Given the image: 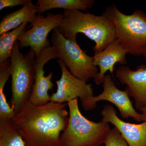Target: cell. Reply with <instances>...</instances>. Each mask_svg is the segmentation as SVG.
Listing matches in <instances>:
<instances>
[{
    "label": "cell",
    "instance_id": "17",
    "mask_svg": "<svg viewBox=\"0 0 146 146\" xmlns=\"http://www.w3.org/2000/svg\"><path fill=\"white\" fill-rule=\"evenodd\" d=\"M11 76V59L0 65V120L13 119L16 115L12 107L7 101L4 89L7 82Z\"/></svg>",
    "mask_w": 146,
    "mask_h": 146
},
{
    "label": "cell",
    "instance_id": "14",
    "mask_svg": "<svg viewBox=\"0 0 146 146\" xmlns=\"http://www.w3.org/2000/svg\"><path fill=\"white\" fill-rule=\"evenodd\" d=\"M37 7L31 0L19 10L6 14L0 23V35L15 29L24 23H34L38 18Z\"/></svg>",
    "mask_w": 146,
    "mask_h": 146
},
{
    "label": "cell",
    "instance_id": "16",
    "mask_svg": "<svg viewBox=\"0 0 146 146\" xmlns=\"http://www.w3.org/2000/svg\"><path fill=\"white\" fill-rule=\"evenodd\" d=\"M28 23H24L11 31L5 33L0 36V65L10 59L13 46L19 37L26 31Z\"/></svg>",
    "mask_w": 146,
    "mask_h": 146
},
{
    "label": "cell",
    "instance_id": "1",
    "mask_svg": "<svg viewBox=\"0 0 146 146\" xmlns=\"http://www.w3.org/2000/svg\"><path fill=\"white\" fill-rule=\"evenodd\" d=\"M67 104L29 102L12 119L26 146H61L60 136L69 121Z\"/></svg>",
    "mask_w": 146,
    "mask_h": 146
},
{
    "label": "cell",
    "instance_id": "11",
    "mask_svg": "<svg viewBox=\"0 0 146 146\" xmlns=\"http://www.w3.org/2000/svg\"><path fill=\"white\" fill-rule=\"evenodd\" d=\"M116 76L122 84L127 85L129 96L134 99L135 107L141 110L146 104V65H139L135 71L121 65L116 71Z\"/></svg>",
    "mask_w": 146,
    "mask_h": 146
},
{
    "label": "cell",
    "instance_id": "6",
    "mask_svg": "<svg viewBox=\"0 0 146 146\" xmlns=\"http://www.w3.org/2000/svg\"><path fill=\"white\" fill-rule=\"evenodd\" d=\"M51 42L56 58L63 61L74 76L86 82L96 76L98 70L93 63V56L85 53L77 42L66 39L56 28Z\"/></svg>",
    "mask_w": 146,
    "mask_h": 146
},
{
    "label": "cell",
    "instance_id": "18",
    "mask_svg": "<svg viewBox=\"0 0 146 146\" xmlns=\"http://www.w3.org/2000/svg\"><path fill=\"white\" fill-rule=\"evenodd\" d=\"M0 146H26L12 119L0 120Z\"/></svg>",
    "mask_w": 146,
    "mask_h": 146
},
{
    "label": "cell",
    "instance_id": "8",
    "mask_svg": "<svg viewBox=\"0 0 146 146\" xmlns=\"http://www.w3.org/2000/svg\"><path fill=\"white\" fill-rule=\"evenodd\" d=\"M63 13H48L46 17L38 15L31 28L21 35L18 39L21 48L30 47L38 56L44 49L50 46L48 39L50 32L57 28L63 20Z\"/></svg>",
    "mask_w": 146,
    "mask_h": 146
},
{
    "label": "cell",
    "instance_id": "12",
    "mask_svg": "<svg viewBox=\"0 0 146 146\" xmlns=\"http://www.w3.org/2000/svg\"><path fill=\"white\" fill-rule=\"evenodd\" d=\"M102 119L114 125L127 142L128 146H146V121L131 123L121 119L114 107L107 104L101 112Z\"/></svg>",
    "mask_w": 146,
    "mask_h": 146
},
{
    "label": "cell",
    "instance_id": "2",
    "mask_svg": "<svg viewBox=\"0 0 146 146\" xmlns=\"http://www.w3.org/2000/svg\"><path fill=\"white\" fill-rule=\"evenodd\" d=\"M63 20L58 27L66 39L77 42V35L82 33L94 41V54L102 51L116 39L115 26L104 16L80 10H64Z\"/></svg>",
    "mask_w": 146,
    "mask_h": 146
},
{
    "label": "cell",
    "instance_id": "15",
    "mask_svg": "<svg viewBox=\"0 0 146 146\" xmlns=\"http://www.w3.org/2000/svg\"><path fill=\"white\" fill-rule=\"evenodd\" d=\"M94 0H38L36 2L38 15L49 10L56 8L64 10H87L92 8Z\"/></svg>",
    "mask_w": 146,
    "mask_h": 146
},
{
    "label": "cell",
    "instance_id": "10",
    "mask_svg": "<svg viewBox=\"0 0 146 146\" xmlns=\"http://www.w3.org/2000/svg\"><path fill=\"white\" fill-rule=\"evenodd\" d=\"M56 58V54L52 46L45 48L36 56L35 64V82L30 102L35 106L46 104L50 102L51 96L48 91L52 90L54 84L52 82V72L45 76L44 67L49 60Z\"/></svg>",
    "mask_w": 146,
    "mask_h": 146
},
{
    "label": "cell",
    "instance_id": "5",
    "mask_svg": "<svg viewBox=\"0 0 146 146\" xmlns=\"http://www.w3.org/2000/svg\"><path fill=\"white\" fill-rule=\"evenodd\" d=\"M17 41L11 57V102L12 107L18 114L30 101L35 82L36 54L30 48L26 54L20 50Z\"/></svg>",
    "mask_w": 146,
    "mask_h": 146
},
{
    "label": "cell",
    "instance_id": "19",
    "mask_svg": "<svg viewBox=\"0 0 146 146\" xmlns=\"http://www.w3.org/2000/svg\"><path fill=\"white\" fill-rule=\"evenodd\" d=\"M104 144L105 146H128L127 142L115 127L110 130Z\"/></svg>",
    "mask_w": 146,
    "mask_h": 146
},
{
    "label": "cell",
    "instance_id": "7",
    "mask_svg": "<svg viewBox=\"0 0 146 146\" xmlns=\"http://www.w3.org/2000/svg\"><path fill=\"white\" fill-rule=\"evenodd\" d=\"M103 87L104 90L101 94L97 96L91 97L82 103L84 110L88 111L94 109L96 107L98 102L107 101L117 108L121 116L124 119L131 117L136 121H143L142 114L137 112L133 107L127 91L118 89L110 75L105 76Z\"/></svg>",
    "mask_w": 146,
    "mask_h": 146
},
{
    "label": "cell",
    "instance_id": "4",
    "mask_svg": "<svg viewBox=\"0 0 146 146\" xmlns=\"http://www.w3.org/2000/svg\"><path fill=\"white\" fill-rule=\"evenodd\" d=\"M78 99L68 102V125L60 136L61 146H101L111 129L109 123L102 120L95 122L82 114Z\"/></svg>",
    "mask_w": 146,
    "mask_h": 146
},
{
    "label": "cell",
    "instance_id": "20",
    "mask_svg": "<svg viewBox=\"0 0 146 146\" xmlns=\"http://www.w3.org/2000/svg\"><path fill=\"white\" fill-rule=\"evenodd\" d=\"M28 0H1L0 10L7 7H13L18 5H25Z\"/></svg>",
    "mask_w": 146,
    "mask_h": 146
},
{
    "label": "cell",
    "instance_id": "21",
    "mask_svg": "<svg viewBox=\"0 0 146 146\" xmlns=\"http://www.w3.org/2000/svg\"><path fill=\"white\" fill-rule=\"evenodd\" d=\"M140 111L142 112V120H143V122L145 121H146V104Z\"/></svg>",
    "mask_w": 146,
    "mask_h": 146
},
{
    "label": "cell",
    "instance_id": "13",
    "mask_svg": "<svg viewBox=\"0 0 146 146\" xmlns=\"http://www.w3.org/2000/svg\"><path fill=\"white\" fill-rule=\"evenodd\" d=\"M128 52L116 39L103 51L93 56V63L99 66L100 72L94 78L98 85L103 83L105 74L108 71L113 75L114 66L117 63L122 65H126V54Z\"/></svg>",
    "mask_w": 146,
    "mask_h": 146
},
{
    "label": "cell",
    "instance_id": "9",
    "mask_svg": "<svg viewBox=\"0 0 146 146\" xmlns=\"http://www.w3.org/2000/svg\"><path fill=\"white\" fill-rule=\"evenodd\" d=\"M57 62L61 68L62 75L60 79L56 81L57 91L51 96L50 101L65 103L79 98L82 103L94 96L91 84L72 74L62 60L58 59Z\"/></svg>",
    "mask_w": 146,
    "mask_h": 146
},
{
    "label": "cell",
    "instance_id": "3",
    "mask_svg": "<svg viewBox=\"0 0 146 146\" xmlns=\"http://www.w3.org/2000/svg\"><path fill=\"white\" fill-rule=\"evenodd\" d=\"M102 16L114 23L116 39L129 53L143 55L146 50V15L143 11L136 9L126 15L113 3L105 8Z\"/></svg>",
    "mask_w": 146,
    "mask_h": 146
},
{
    "label": "cell",
    "instance_id": "22",
    "mask_svg": "<svg viewBox=\"0 0 146 146\" xmlns=\"http://www.w3.org/2000/svg\"><path fill=\"white\" fill-rule=\"evenodd\" d=\"M143 56H144V57H145L146 58V50L145 51V52H144V53L143 54Z\"/></svg>",
    "mask_w": 146,
    "mask_h": 146
}]
</instances>
